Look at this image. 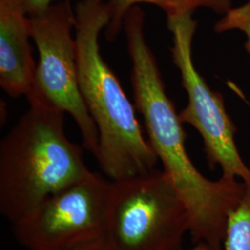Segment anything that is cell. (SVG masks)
<instances>
[{"instance_id":"1","label":"cell","mask_w":250,"mask_h":250,"mask_svg":"<svg viewBox=\"0 0 250 250\" xmlns=\"http://www.w3.org/2000/svg\"><path fill=\"white\" fill-rule=\"evenodd\" d=\"M127 50L132 62L134 106L143 118L147 140L188 208L194 243L206 242L215 250L224 245L227 219L239 204L247 185L237 179L205 177L186 147L183 123L168 97L156 58L145 36V12L130 9L124 21Z\"/></svg>"},{"instance_id":"2","label":"cell","mask_w":250,"mask_h":250,"mask_svg":"<svg viewBox=\"0 0 250 250\" xmlns=\"http://www.w3.org/2000/svg\"><path fill=\"white\" fill-rule=\"evenodd\" d=\"M74 11L79 87L99 131V168L112 182L149 173L159 159L144 135L135 106L100 52L99 36L110 21L109 9L103 0H80Z\"/></svg>"},{"instance_id":"3","label":"cell","mask_w":250,"mask_h":250,"mask_svg":"<svg viewBox=\"0 0 250 250\" xmlns=\"http://www.w3.org/2000/svg\"><path fill=\"white\" fill-rule=\"evenodd\" d=\"M65 113L30 104L0 143V212L11 224L90 170L69 140Z\"/></svg>"},{"instance_id":"4","label":"cell","mask_w":250,"mask_h":250,"mask_svg":"<svg viewBox=\"0 0 250 250\" xmlns=\"http://www.w3.org/2000/svg\"><path fill=\"white\" fill-rule=\"evenodd\" d=\"M188 208L163 170L112 182L105 235L118 250H181Z\"/></svg>"},{"instance_id":"5","label":"cell","mask_w":250,"mask_h":250,"mask_svg":"<svg viewBox=\"0 0 250 250\" xmlns=\"http://www.w3.org/2000/svg\"><path fill=\"white\" fill-rule=\"evenodd\" d=\"M31 37L38 52V62L29 104H38L69 113L77 125L83 147L96 157L99 131L81 94L78 81L75 11L70 0H60L45 11L29 16Z\"/></svg>"},{"instance_id":"6","label":"cell","mask_w":250,"mask_h":250,"mask_svg":"<svg viewBox=\"0 0 250 250\" xmlns=\"http://www.w3.org/2000/svg\"><path fill=\"white\" fill-rule=\"evenodd\" d=\"M166 18L172 36V62L180 72L182 86L188 97L187 107L179 113L181 122L193 126L200 134L210 170L220 166L222 176L241 179L250 186V169L237 149V129L226 111L223 95L209 88L193 62L192 44L197 28L193 12Z\"/></svg>"},{"instance_id":"7","label":"cell","mask_w":250,"mask_h":250,"mask_svg":"<svg viewBox=\"0 0 250 250\" xmlns=\"http://www.w3.org/2000/svg\"><path fill=\"white\" fill-rule=\"evenodd\" d=\"M112 181L89 172L41 201L13 225L27 250H69L105 235Z\"/></svg>"},{"instance_id":"8","label":"cell","mask_w":250,"mask_h":250,"mask_svg":"<svg viewBox=\"0 0 250 250\" xmlns=\"http://www.w3.org/2000/svg\"><path fill=\"white\" fill-rule=\"evenodd\" d=\"M30 18L22 0H0V86L13 99L28 96L36 63Z\"/></svg>"},{"instance_id":"9","label":"cell","mask_w":250,"mask_h":250,"mask_svg":"<svg viewBox=\"0 0 250 250\" xmlns=\"http://www.w3.org/2000/svg\"><path fill=\"white\" fill-rule=\"evenodd\" d=\"M110 13V21L105 29V36L108 41H115L122 29L127 12L139 4L154 5L162 9L166 17L186 12H194L204 8L219 14H224L232 9V0H103Z\"/></svg>"},{"instance_id":"10","label":"cell","mask_w":250,"mask_h":250,"mask_svg":"<svg viewBox=\"0 0 250 250\" xmlns=\"http://www.w3.org/2000/svg\"><path fill=\"white\" fill-rule=\"evenodd\" d=\"M224 250H250V186L227 219Z\"/></svg>"},{"instance_id":"11","label":"cell","mask_w":250,"mask_h":250,"mask_svg":"<svg viewBox=\"0 0 250 250\" xmlns=\"http://www.w3.org/2000/svg\"><path fill=\"white\" fill-rule=\"evenodd\" d=\"M232 30H239L246 35L245 48L250 55V0L240 7L229 9L214 24L217 34Z\"/></svg>"},{"instance_id":"12","label":"cell","mask_w":250,"mask_h":250,"mask_svg":"<svg viewBox=\"0 0 250 250\" xmlns=\"http://www.w3.org/2000/svg\"><path fill=\"white\" fill-rule=\"evenodd\" d=\"M69 250H118L107 238L106 235H103L95 240L87 242L85 244L75 247Z\"/></svg>"},{"instance_id":"13","label":"cell","mask_w":250,"mask_h":250,"mask_svg":"<svg viewBox=\"0 0 250 250\" xmlns=\"http://www.w3.org/2000/svg\"><path fill=\"white\" fill-rule=\"evenodd\" d=\"M23 5L29 16L39 14L48 7H50L55 0H22ZM71 1V0H70Z\"/></svg>"},{"instance_id":"14","label":"cell","mask_w":250,"mask_h":250,"mask_svg":"<svg viewBox=\"0 0 250 250\" xmlns=\"http://www.w3.org/2000/svg\"><path fill=\"white\" fill-rule=\"evenodd\" d=\"M215 250L213 247H211L210 245H208V243L206 242H198L196 243V245L191 248V249H188V250Z\"/></svg>"}]
</instances>
